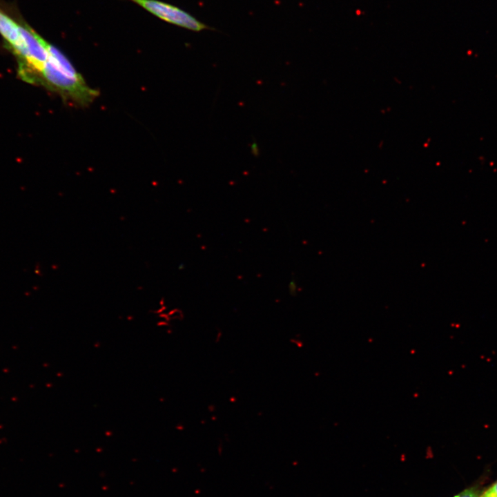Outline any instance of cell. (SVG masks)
Returning a JSON list of instances; mask_svg holds the SVG:
<instances>
[{
    "label": "cell",
    "mask_w": 497,
    "mask_h": 497,
    "mask_svg": "<svg viewBox=\"0 0 497 497\" xmlns=\"http://www.w3.org/2000/svg\"><path fill=\"white\" fill-rule=\"evenodd\" d=\"M39 81L81 104H88L97 95L86 85L68 59L55 46L49 50Z\"/></svg>",
    "instance_id": "cell-1"
},
{
    "label": "cell",
    "mask_w": 497,
    "mask_h": 497,
    "mask_svg": "<svg viewBox=\"0 0 497 497\" xmlns=\"http://www.w3.org/2000/svg\"><path fill=\"white\" fill-rule=\"evenodd\" d=\"M156 17L182 28L199 32L211 29L208 26L198 21L194 17L174 6L156 0H130Z\"/></svg>",
    "instance_id": "cell-2"
},
{
    "label": "cell",
    "mask_w": 497,
    "mask_h": 497,
    "mask_svg": "<svg viewBox=\"0 0 497 497\" xmlns=\"http://www.w3.org/2000/svg\"><path fill=\"white\" fill-rule=\"evenodd\" d=\"M19 26L20 23L0 9V34L10 48L18 44L21 39Z\"/></svg>",
    "instance_id": "cell-3"
},
{
    "label": "cell",
    "mask_w": 497,
    "mask_h": 497,
    "mask_svg": "<svg viewBox=\"0 0 497 497\" xmlns=\"http://www.w3.org/2000/svg\"><path fill=\"white\" fill-rule=\"evenodd\" d=\"M483 495L486 497H497V482L485 491Z\"/></svg>",
    "instance_id": "cell-4"
},
{
    "label": "cell",
    "mask_w": 497,
    "mask_h": 497,
    "mask_svg": "<svg viewBox=\"0 0 497 497\" xmlns=\"http://www.w3.org/2000/svg\"><path fill=\"white\" fill-rule=\"evenodd\" d=\"M476 489L477 488L476 487L469 488L454 497H469L476 490Z\"/></svg>",
    "instance_id": "cell-5"
},
{
    "label": "cell",
    "mask_w": 497,
    "mask_h": 497,
    "mask_svg": "<svg viewBox=\"0 0 497 497\" xmlns=\"http://www.w3.org/2000/svg\"><path fill=\"white\" fill-rule=\"evenodd\" d=\"M480 491L478 489H476V490L469 497H480Z\"/></svg>",
    "instance_id": "cell-6"
},
{
    "label": "cell",
    "mask_w": 497,
    "mask_h": 497,
    "mask_svg": "<svg viewBox=\"0 0 497 497\" xmlns=\"http://www.w3.org/2000/svg\"><path fill=\"white\" fill-rule=\"evenodd\" d=\"M292 284H293V285L290 286V290H291V293H292V292L294 293V292L295 291V289H296V286H295V282H294L293 281Z\"/></svg>",
    "instance_id": "cell-7"
},
{
    "label": "cell",
    "mask_w": 497,
    "mask_h": 497,
    "mask_svg": "<svg viewBox=\"0 0 497 497\" xmlns=\"http://www.w3.org/2000/svg\"><path fill=\"white\" fill-rule=\"evenodd\" d=\"M480 497H486V496H483V495L482 494V495H480Z\"/></svg>",
    "instance_id": "cell-8"
}]
</instances>
